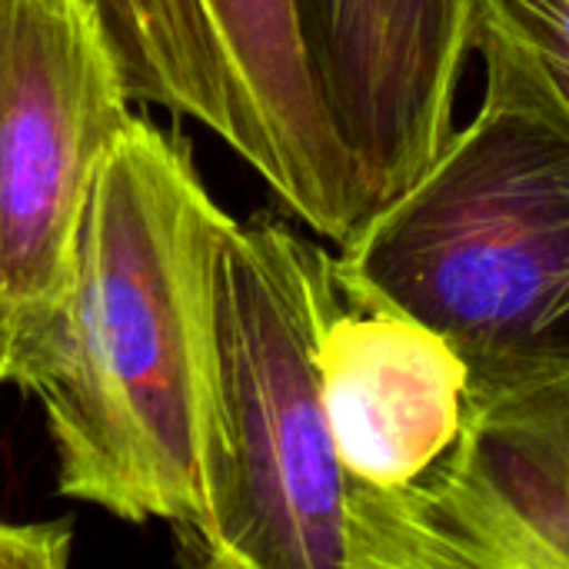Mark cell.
<instances>
[{
  "label": "cell",
  "instance_id": "cell-4",
  "mask_svg": "<svg viewBox=\"0 0 569 569\" xmlns=\"http://www.w3.org/2000/svg\"><path fill=\"white\" fill-rule=\"evenodd\" d=\"M133 103L207 127L337 247L373 210L313 73L297 0H87Z\"/></svg>",
  "mask_w": 569,
  "mask_h": 569
},
{
  "label": "cell",
  "instance_id": "cell-1",
  "mask_svg": "<svg viewBox=\"0 0 569 569\" xmlns=\"http://www.w3.org/2000/svg\"><path fill=\"white\" fill-rule=\"evenodd\" d=\"M223 207L173 133L133 117L103 157L70 283L23 387L43 407L60 497L177 543L203 520L200 263Z\"/></svg>",
  "mask_w": 569,
  "mask_h": 569
},
{
  "label": "cell",
  "instance_id": "cell-6",
  "mask_svg": "<svg viewBox=\"0 0 569 569\" xmlns=\"http://www.w3.org/2000/svg\"><path fill=\"white\" fill-rule=\"evenodd\" d=\"M323 327L317 370L333 450L350 490L357 569H380L390 520L453 453L473 373L420 313L347 273Z\"/></svg>",
  "mask_w": 569,
  "mask_h": 569
},
{
  "label": "cell",
  "instance_id": "cell-2",
  "mask_svg": "<svg viewBox=\"0 0 569 569\" xmlns=\"http://www.w3.org/2000/svg\"><path fill=\"white\" fill-rule=\"evenodd\" d=\"M337 297V253L293 223L213 217L200 263L203 520L180 540L187 563L357 569L317 370Z\"/></svg>",
  "mask_w": 569,
  "mask_h": 569
},
{
  "label": "cell",
  "instance_id": "cell-10",
  "mask_svg": "<svg viewBox=\"0 0 569 569\" xmlns=\"http://www.w3.org/2000/svg\"><path fill=\"white\" fill-rule=\"evenodd\" d=\"M73 550V523L0 520V569H63Z\"/></svg>",
  "mask_w": 569,
  "mask_h": 569
},
{
  "label": "cell",
  "instance_id": "cell-5",
  "mask_svg": "<svg viewBox=\"0 0 569 569\" xmlns=\"http://www.w3.org/2000/svg\"><path fill=\"white\" fill-rule=\"evenodd\" d=\"M130 103L87 0H0V383L23 390L43 357Z\"/></svg>",
  "mask_w": 569,
  "mask_h": 569
},
{
  "label": "cell",
  "instance_id": "cell-9",
  "mask_svg": "<svg viewBox=\"0 0 569 569\" xmlns=\"http://www.w3.org/2000/svg\"><path fill=\"white\" fill-rule=\"evenodd\" d=\"M480 97L569 133V0H473Z\"/></svg>",
  "mask_w": 569,
  "mask_h": 569
},
{
  "label": "cell",
  "instance_id": "cell-7",
  "mask_svg": "<svg viewBox=\"0 0 569 569\" xmlns=\"http://www.w3.org/2000/svg\"><path fill=\"white\" fill-rule=\"evenodd\" d=\"M380 569H569V367L473 380L463 433L390 520Z\"/></svg>",
  "mask_w": 569,
  "mask_h": 569
},
{
  "label": "cell",
  "instance_id": "cell-8",
  "mask_svg": "<svg viewBox=\"0 0 569 569\" xmlns=\"http://www.w3.org/2000/svg\"><path fill=\"white\" fill-rule=\"evenodd\" d=\"M297 10L323 100L377 207L457 130L473 0H297Z\"/></svg>",
  "mask_w": 569,
  "mask_h": 569
},
{
  "label": "cell",
  "instance_id": "cell-3",
  "mask_svg": "<svg viewBox=\"0 0 569 569\" xmlns=\"http://www.w3.org/2000/svg\"><path fill=\"white\" fill-rule=\"evenodd\" d=\"M347 273L443 330L477 383L569 367V133L480 97L337 247Z\"/></svg>",
  "mask_w": 569,
  "mask_h": 569
}]
</instances>
